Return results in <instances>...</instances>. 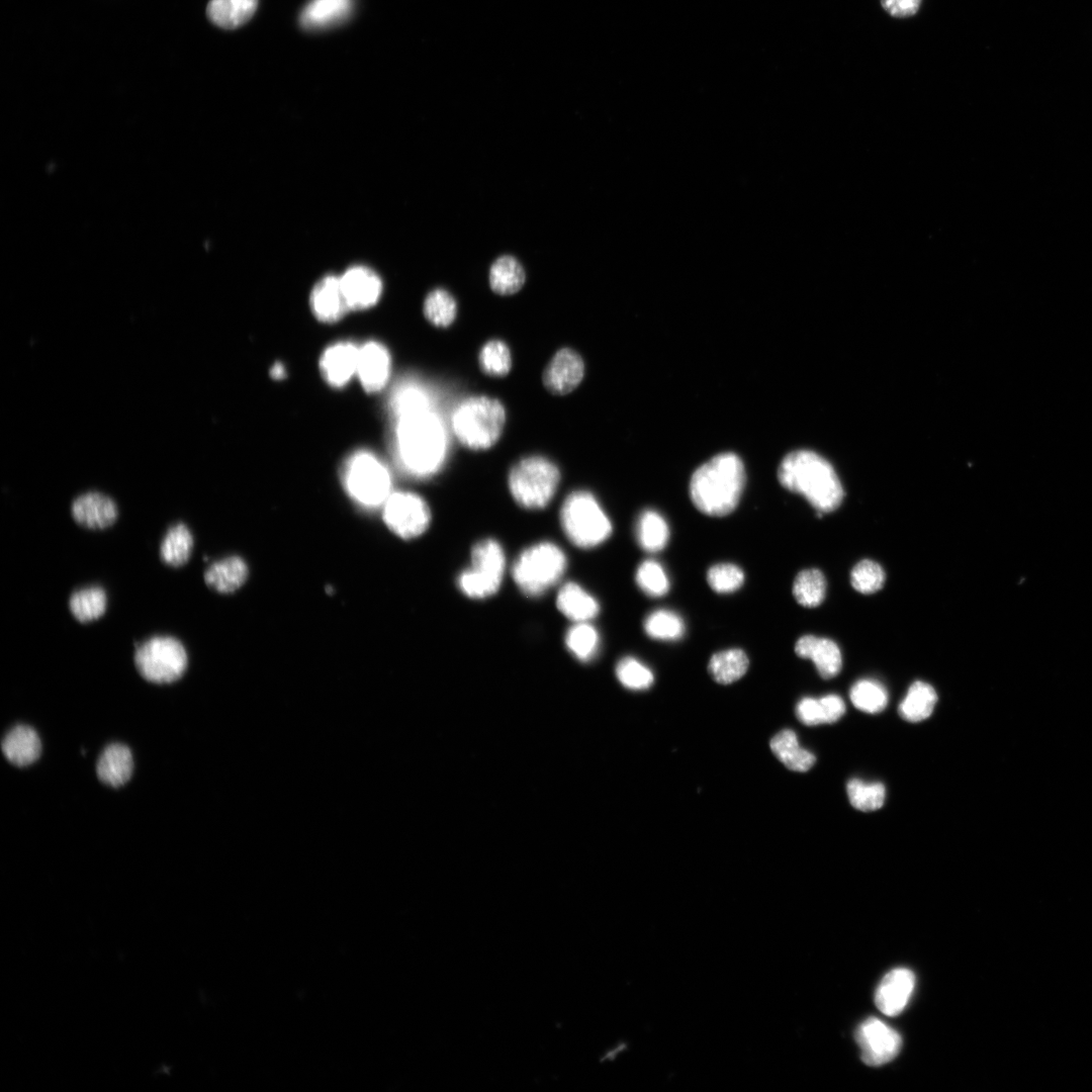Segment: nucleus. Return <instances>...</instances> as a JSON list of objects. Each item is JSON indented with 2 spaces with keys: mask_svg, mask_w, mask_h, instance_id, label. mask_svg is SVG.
<instances>
[{
  "mask_svg": "<svg viewBox=\"0 0 1092 1092\" xmlns=\"http://www.w3.org/2000/svg\"><path fill=\"white\" fill-rule=\"evenodd\" d=\"M393 445L396 459L413 476L427 477L443 464L446 436L432 405L393 416Z\"/></svg>",
  "mask_w": 1092,
  "mask_h": 1092,
  "instance_id": "nucleus-1",
  "label": "nucleus"
},
{
  "mask_svg": "<svg viewBox=\"0 0 1092 1092\" xmlns=\"http://www.w3.org/2000/svg\"><path fill=\"white\" fill-rule=\"evenodd\" d=\"M745 485L742 460L734 453L718 454L699 466L690 480L694 506L711 517H724L738 506Z\"/></svg>",
  "mask_w": 1092,
  "mask_h": 1092,
  "instance_id": "nucleus-2",
  "label": "nucleus"
},
{
  "mask_svg": "<svg viewBox=\"0 0 1092 1092\" xmlns=\"http://www.w3.org/2000/svg\"><path fill=\"white\" fill-rule=\"evenodd\" d=\"M778 479L786 489L802 494L820 513L836 510L843 499V488L832 465L810 450L787 454L778 467Z\"/></svg>",
  "mask_w": 1092,
  "mask_h": 1092,
  "instance_id": "nucleus-3",
  "label": "nucleus"
},
{
  "mask_svg": "<svg viewBox=\"0 0 1092 1092\" xmlns=\"http://www.w3.org/2000/svg\"><path fill=\"white\" fill-rule=\"evenodd\" d=\"M506 422L503 403L485 395L462 400L452 415V429L458 441L471 450H485L499 439Z\"/></svg>",
  "mask_w": 1092,
  "mask_h": 1092,
  "instance_id": "nucleus-4",
  "label": "nucleus"
},
{
  "mask_svg": "<svg viewBox=\"0 0 1092 1092\" xmlns=\"http://www.w3.org/2000/svg\"><path fill=\"white\" fill-rule=\"evenodd\" d=\"M560 522L567 538L580 548H592L606 541L612 524L595 496L587 491L571 492L560 511Z\"/></svg>",
  "mask_w": 1092,
  "mask_h": 1092,
  "instance_id": "nucleus-5",
  "label": "nucleus"
},
{
  "mask_svg": "<svg viewBox=\"0 0 1092 1092\" xmlns=\"http://www.w3.org/2000/svg\"><path fill=\"white\" fill-rule=\"evenodd\" d=\"M566 564V556L557 545L540 542L526 548L519 555L513 565L512 574L525 595L538 597L561 578Z\"/></svg>",
  "mask_w": 1092,
  "mask_h": 1092,
  "instance_id": "nucleus-6",
  "label": "nucleus"
},
{
  "mask_svg": "<svg viewBox=\"0 0 1092 1092\" xmlns=\"http://www.w3.org/2000/svg\"><path fill=\"white\" fill-rule=\"evenodd\" d=\"M508 481L511 494L517 504L525 509H542L554 496L560 481V472L550 460L531 456L512 467Z\"/></svg>",
  "mask_w": 1092,
  "mask_h": 1092,
  "instance_id": "nucleus-7",
  "label": "nucleus"
},
{
  "mask_svg": "<svg viewBox=\"0 0 1092 1092\" xmlns=\"http://www.w3.org/2000/svg\"><path fill=\"white\" fill-rule=\"evenodd\" d=\"M342 480L349 495L363 507L383 505L392 493L387 467L367 451L348 457L342 467Z\"/></svg>",
  "mask_w": 1092,
  "mask_h": 1092,
  "instance_id": "nucleus-8",
  "label": "nucleus"
},
{
  "mask_svg": "<svg viewBox=\"0 0 1092 1092\" xmlns=\"http://www.w3.org/2000/svg\"><path fill=\"white\" fill-rule=\"evenodd\" d=\"M133 662L146 680L159 685L171 684L186 672L188 654L178 638L155 635L135 646Z\"/></svg>",
  "mask_w": 1092,
  "mask_h": 1092,
  "instance_id": "nucleus-9",
  "label": "nucleus"
},
{
  "mask_svg": "<svg viewBox=\"0 0 1092 1092\" xmlns=\"http://www.w3.org/2000/svg\"><path fill=\"white\" fill-rule=\"evenodd\" d=\"M506 567V557L499 543L493 539L477 542L471 551V567L462 571L457 579L460 590L471 599H485L500 586Z\"/></svg>",
  "mask_w": 1092,
  "mask_h": 1092,
  "instance_id": "nucleus-10",
  "label": "nucleus"
},
{
  "mask_svg": "<svg viewBox=\"0 0 1092 1092\" xmlns=\"http://www.w3.org/2000/svg\"><path fill=\"white\" fill-rule=\"evenodd\" d=\"M383 520L397 536L411 539L423 534L431 520L426 502L412 492H392L383 504Z\"/></svg>",
  "mask_w": 1092,
  "mask_h": 1092,
  "instance_id": "nucleus-11",
  "label": "nucleus"
},
{
  "mask_svg": "<svg viewBox=\"0 0 1092 1092\" xmlns=\"http://www.w3.org/2000/svg\"><path fill=\"white\" fill-rule=\"evenodd\" d=\"M855 1039L868 1066H881L897 1057L902 1046L900 1034L883 1021L871 1017L859 1024Z\"/></svg>",
  "mask_w": 1092,
  "mask_h": 1092,
  "instance_id": "nucleus-12",
  "label": "nucleus"
},
{
  "mask_svg": "<svg viewBox=\"0 0 1092 1092\" xmlns=\"http://www.w3.org/2000/svg\"><path fill=\"white\" fill-rule=\"evenodd\" d=\"M71 515L83 528L104 530L116 522L118 508L109 495L99 491H87L73 499Z\"/></svg>",
  "mask_w": 1092,
  "mask_h": 1092,
  "instance_id": "nucleus-13",
  "label": "nucleus"
},
{
  "mask_svg": "<svg viewBox=\"0 0 1092 1092\" xmlns=\"http://www.w3.org/2000/svg\"><path fill=\"white\" fill-rule=\"evenodd\" d=\"M583 375L584 364L579 354L569 348H563L556 352L546 366L542 380L548 391L564 395L577 387Z\"/></svg>",
  "mask_w": 1092,
  "mask_h": 1092,
  "instance_id": "nucleus-14",
  "label": "nucleus"
},
{
  "mask_svg": "<svg viewBox=\"0 0 1092 1092\" xmlns=\"http://www.w3.org/2000/svg\"><path fill=\"white\" fill-rule=\"evenodd\" d=\"M340 281L349 309L370 307L381 295L380 277L366 266L356 265L348 268L340 277Z\"/></svg>",
  "mask_w": 1092,
  "mask_h": 1092,
  "instance_id": "nucleus-15",
  "label": "nucleus"
},
{
  "mask_svg": "<svg viewBox=\"0 0 1092 1092\" xmlns=\"http://www.w3.org/2000/svg\"><path fill=\"white\" fill-rule=\"evenodd\" d=\"M914 986L915 976L910 970L898 968L890 971L876 990V1006L885 1015L900 1014L906 1007Z\"/></svg>",
  "mask_w": 1092,
  "mask_h": 1092,
  "instance_id": "nucleus-16",
  "label": "nucleus"
},
{
  "mask_svg": "<svg viewBox=\"0 0 1092 1092\" xmlns=\"http://www.w3.org/2000/svg\"><path fill=\"white\" fill-rule=\"evenodd\" d=\"M390 356L387 349L377 342H367L359 348L356 374L369 392L384 387L390 374Z\"/></svg>",
  "mask_w": 1092,
  "mask_h": 1092,
  "instance_id": "nucleus-17",
  "label": "nucleus"
},
{
  "mask_svg": "<svg viewBox=\"0 0 1092 1092\" xmlns=\"http://www.w3.org/2000/svg\"><path fill=\"white\" fill-rule=\"evenodd\" d=\"M309 303L314 315L324 323H335L342 318L349 307L340 277L327 275L317 281L311 290Z\"/></svg>",
  "mask_w": 1092,
  "mask_h": 1092,
  "instance_id": "nucleus-18",
  "label": "nucleus"
},
{
  "mask_svg": "<svg viewBox=\"0 0 1092 1092\" xmlns=\"http://www.w3.org/2000/svg\"><path fill=\"white\" fill-rule=\"evenodd\" d=\"M795 652L799 657L812 660L823 678H831L841 669L842 658L839 647L828 638L804 635L797 640Z\"/></svg>",
  "mask_w": 1092,
  "mask_h": 1092,
  "instance_id": "nucleus-19",
  "label": "nucleus"
},
{
  "mask_svg": "<svg viewBox=\"0 0 1092 1092\" xmlns=\"http://www.w3.org/2000/svg\"><path fill=\"white\" fill-rule=\"evenodd\" d=\"M359 348L339 342L325 350L320 366L325 380L334 387L346 385L357 370Z\"/></svg>",
  "mask_w": 1092,
  "mask_h": 1092,
  "instance_id": "nucleus-20",
  "label": "nucleus"
},
{
  "mask_svg": "<svg viewBox=\"0 0 1092 1092\" xmlns=\"http://www.w3.org/2000/svg\"><path fill=\"white\" fill-rule=\"evenodd\" d=\"M132 769V754L127 746L120 743L108 745L99 756L96 765L99 780L114 788L128 782Z\"/></svg>",
  "mask_w": 1092,
  "mask_h": 1092,
  "instance_id": "nucleus-21",
  "label": "nucleus"
},
{
  "mask_svg": "<svg viewBox=\"0 0 1092 1092\" xmlns=\"http://www.w3.org/2000/svg\"><path fill=\"white\" fill-rule=\"evenodd\" d=\"M1 749L8 761L16 766H26L39 757L41 744L32 728L17 725L5 735Z\"/></svg>",
  "mask_w": 1092,
  "mask_h": 1092,
  "instance_id": "nucleus-22",
  "label": "nucleus"
},
{
  "mask_svg": "<svg viewBox=\"0 0 1092 1092\" xmlns=\"http://www.w3.org/2000/svg\"><path fill=\"white\" fill-rule=\"evenodd\" d=\"M354 0H310L302 9L299 21L309 30L324 29L345 20Z\"/></svg>",
  "mask_w": 1092,
  "mask_h": 1092,
  "instance_id": "nucleus-23",
  "label": "nucleus"
},
{
  "mask_svg": "<svg viewBox=\"0 0 1092 1092\" xmlns=\"http://www.w3.org/2000/svg\"><path fill=\"white\" fill-rule=\"evenodd\" d=\"M247 577V564L239 556H229L211 563L203 575L206 585L219 594L236 592Z\"/></svg>",
  "mask_w": 1092,
  "mask_h": 1092,
  "instance_id": "nucleus-24",
  "label": "nucleus"
},
{
  "mask_svg": "<svg viewBox=\"0 0 1092 1092\" xmlns=\"http://www.w3.org/2000/svg\"><path fill=\"white\" fill-rule=\"evenodd\" d=\"M558 610L575 623L588 622L600 610L596 599L574 582L565 583L558 592Z\"/></svg>",
  "mask_w": 1092,
  "mask_h": 1092,
  "instance_id": "nucleus-25",
  "label": "nucleus"
},
{
  "mask_svg": "<svg viewBox=\"0 0 1092 1092\" xmlns=\"http://www.w3.org/2000/svg\"><path fill=\"white\" fill-rule=\"evenodd\" d=\"M193 546L190 529L185 523L177 522L167 529L161 541L160 558L168 566L181 567L189 561Z\"/></svg>",
  "mask_w": 1092,
  "mask_h": 1092,
  "instance_id": "nucleus-26",
  "label": "nucleus"
},
{
  "mask_svg": "<svg viewBox=\"0 0 1092 1092\" xmlns=\"http://www.w3.org/2000/svg\"><path fill=\"white\" fill-rule=\"evenodd\" d=\"M258 6V0H210L206 7L208 19L224 29H235L248 22Z\"/></svg>",
  "mask_w": 1092,
  "mask_h": 1092,
  "instance_id": "nucleus-27",
  "label": "nucleus"
},
{
  "mask_svg": "<svg viewBox=\"0 0 1092 1092\" xmlns=\"http://www.w3.org/2000/svg\"><path fill=\"white\" fill-rule=\"evenodd\" d=\"M770 749L779 760L794 771H807L816 760L812 752L799 745L795 732L790 729L782 730L772 737Z\"/></svg>",
  "mask_w": 1092,
  "mask_h": 1092,
  "instance_id": "nucleus-28",
  "label": "nucleus"
},
{
  "mask_svg": "<svg viewBox=\"0 0 1092 1092\" xmlns=\"http://www.w3.org/2000/svg\"><path fill=\"white\" fill-rule=\"evenodd\" d=\"M72 616L80 623H90L102 617L107 609V594L100 585H90L73 592L68 601Z\"/></svg>",
  "mask_w": 1092,
  "mask_h": 1092,
  "instance_id": "nucleus-29",
  "label": "nucleus"
},
{
  "mask_svg": "<svg viewBox=\"0 0 1092 1092\" xmlns=\"http://www.w3.org/2000/svg\"><path fill=\"white\" fill-rule=\"evenodd\" d=\"M525 283V271L513 256L498 257L489 270V285L493 292L511 295L518 292Z\"/></svg>",
  "mask_w": 1092,
  "mask_h": 1092,
  "instance_id": "nucleus-30",
  "label": "nucleus"
},
{
  "mask_svg": "<svg viewBox=\"0 0 1092 1092\" xmlns=\"http://www.w3.org/2000/svg\"><path fill=\"white\" fill-rule=\"evenodd\" d=\"M749 659L742 649L732 648L713 654L708 663L712 678L721 685L738 680L747 671Z\"/></svg>",
  "mask_w": 1092,
  "mask_h": 1092,
  "instance_id": "nucleus-31",
  "label": "nucleus"
},
{
  "mask_svg": "<svg viewBox=\"0 0 1092 1092\" xmlns=\"http://www.w3.org/2000/svg\"><path fill=\"white\" fill-rule=\"evenodd\" d=\"M937 695L934 689L917 680L913 682L905 698L899 705L900 716L909 722H919L928 718L936 704Z\"/></svg>",
  "mask_w": 1092,
  "mask_h": 1092,
  "instance_id": "nucleus-32",
  "label": "nucleus"
},
{
  "mask_svg": "<svg viewBox=\"0 0 1092 1092\" xmlns=\"http://www.w3.org/2000/svg\"><path fill=\"white\" fill-rule=\"evenodd\" d=\"M636 536L642 549L657 552L665 547L669 529L664 518L656 511H643L636 524Z\"/></svg>",
  "mask_w": 1092,
  "mask_h": 1092,
  "instance_id": "nucleus-33",
  "label": "nucleus"
},
{
  "mask_svg": "<svg viewBox=\"0 0 1092 1092\" xmlns=\"http://www.w3.org/2000/svg\"><path fill=\"white\" fill-rule=\"evenodd\" d=\"M826 593V580L823 573L816 569H804L794 579L793 595L799 605L806 608L819 606Z\"/></svg>",
  "mask_w": 1092,
  "mask_h": 1092,
  "instance_id": "nucleus-34",
  "label": "nucleus"
},
{
  "mask_svg": "<svg viewBox=\"0 0 1092 1092\" xmlns=\"http://www.w3.org/2000/svg\"><path fill=\"white\" fill-rule=\"evenodd\" d=\"M568 650L580 661L593 659L599 649L600 638L597 630L587 622L576 623L565 636Z\"/></svg>",
  "mask_w": 1092,
  "mask_h": 1092,
  "instance_id": "nucleus-35",
  "label": "nucleus"
},
{
  "mask_svg": "<svg viewBox=\"0 0 1092 1092\" xmlns=\"http://www.w3.org/2000/svg\"><path fill=\"white\" fill-rule=\"evenodd\" d=\"M423 310L426 318L431 324L436 327L446 328L456 317L457 303L447 290L437 288L425 298Z\"/></svg>",
  "mask_w": 1092,
  "mask_h": 1092,
  "instance_id": "nucleus-36",
  "label": "nucleus"
},
{
  "mask_svg": "<svg viewBox=\"0 0 1092 1092\" xmlns=\"http://www.w3.org/2000/svg\"><path fill=\"white\" fill-rule=\"evenodd\" d=\"M646 634L659 640H676L685 633L682 619L672 611L656 610L649 614L644 621Z\"/></svg>",
  "mask_w": 1092,
  "mask_h": 1092,
  "instance_id": "nucleus-37",
  "label": "nucleus"
},
{
  "mask_svg": "<svg viewBox=\"0 0 1092 1092\" xmlns=\"http://www.w3.org/2000/svg\"><path fill=\"white\" fill-rule=\"evenodd\" d=\"M478 364L483 373L503 377L512 367V356L508 345L500 340H490L478 354Z\"/></svg>",
  "mask_w": 1092,
  "mask_h": 1092,
  "instance_id": "nucleus-38",
  "label": "nucleus"
},
{
  "mask_svg": "<svg viewBox=\"0 0 1092 1092\" xmlns=\"http://www.w3.org/2000/svg\"><path fill=\"white\" fill-rule=\"evenodd\" d=\"M850 700L855 708L867 713H878L888 703L886 689L876 680L861 679L850 690Z\"/></svg>",
  "mask_w": 1092,
  "mask_h": 1092,
  "instance_id": "nucleus-39",
  "label": "nucleus"
},
{
  "mask_svg": "<svg viewBox=\"0 0 1092 1092\" xmlns=\"http://www.w3.org/2000/svg\"><path fill=\"white\" fill-rule=\"evenodd\" d=\"M846 791L850 804L863 812L878 810L885 801L886 791L881 783H864L853 779L848 782Z\"/></svg>",
  "mask_w": 1092,
  "mask_h": 1092,
  "instance_id": "nucleus-40",
  "label": "nucleus"
},
{
  "mask_svg": "<svg viewBox=\"0 0 1092 1092\" xmlns=\"http://www.w3.org/2000/svg\"><path fill=\"white\" fill-rule=\"evenodd\" d=\"M635 577L640 589L649 597H662L669 589L668 577L657 561H643L638 566Z\"/></svg>",
  "mask_w": 1092,
  "mask_h": 1092,
  "instance_id": "nucleus-41",
  "label": "nucleus"
},
{
  "mask_svg": "<svg viewBox=\"0 0 1092 1092\" xmlns=\"http://www.w3.org/2000/svg\"><path fill=\"white\" fill-rule=\"evenodd\" d=\"M619 681L631 690L648 689L654 681L651 670L633 657H624L616 665Z\"/></svg>",
  "mask_w": 1092,
  "mask_h": 1092,
  "instance_id": "nucleus-42",
  "label": "nucleus"
},
{
  "mask_svg": "<svg viewBox=\"0 0 1092 1092\" xmlns=\"http://www.w3.org/2000/svg\"><path fill=\"white\" fill-rule=\"evenodd\" d=\"M743 570L732 563H718L707 571L710 587L719 594H728L740 588L744 582Z\"/></svg>",
  "mask_w": 1092,
  "mask_h": 1092,
  "instance_id": "nucleus-43",
  "label": "nucleus"
},
{
  "mask_svg": "<svg viewBox=\"0 0 1092 1092\" xmlns=\"http://www.w3.org/2000/svg\"><path fill=\"white\" fill-rule=\"evenodd\" d=\"M850 582L861 594H873L882 588L885 572L880 564L873 560L859 561L851 570Z\"/></svg>",
  "mask_w": 1092,
  "mask_h": 1092,
  "instance_id": "nucleus-44",
  "label": "nucleus"
},
{
  "mask_svg": "<svg viewBox=\"0 0 1092 1092\" xmlns=\"http://www.w3.org/2000/svg\"><path fill=\"white\" fill-rule=\"evenodd\" d=\"M796 714L807 726L827 724L825 709L820 699H802L796 707Z\"/></svg>",
  "mask_w": 1092,
  "mask_h": 1092,
  "instance_id": "nucleus-45",
  "label": "nucleus"
},
{
  "mask_svg": "<svg viewBox=\"0 0 1092 1092\" xmlns=\"http://www.w3.org/2000/svg\"><path fill=\"white\" fill-rule=\"evenodd\" d=\"M882 7L894 17H909L914 15L921 4V0H880Z\"/></svg>",
  "mask_w": 1092,
  "mask_h": 1092,
  "instance_id": "nucleus-46",
  "label": "nucleus"
},
{
  "mask_svg": "<svg viewBox=\"0 0 1092 1092\" xmlns=\"http://www.w3.org/2000/svg\"><path fill=\"white\" fill-rule=\"evenodd\" d=\"M270 372H271V375H272V376H273V377H274L275 379H281V378H282V377L284 376V374H285V369H284V366H283V365H281V364H279V363H276V364H275V365H274V366L272 367V369H271V371H270Z\"/></svg>",
  "mask_w": 1092,
  "mask_h": 1092,
  "instance_id": "nucleus-47",
  "label": "nucleus"
}]
</instances>
